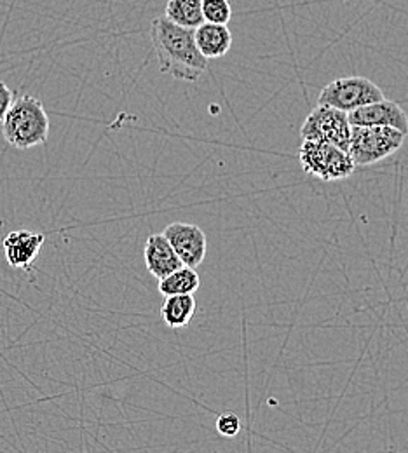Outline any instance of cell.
I'll use <instances>...</instances> for the list:
<instances>
[{"mask_svg":"<svg viewBox=\"0 0 408 453\" xmlns=\"http://www.w3.org/2000/svg\"><path fill=\"white\" fill-rule=\"evenodd\" d=\"M150 41L161 72L176 81H199L208 70V59L196 46L194 30L175 25L165 14L150 25Z\"/></svg>","mask_w":408,"mask_h":453,"instance_id":"cell-1","label":"cell"},{"mask_svg":"<svg viewBox=\"0 0 408 453\" xmlns=\"http://www.w3.org/2000/svg\"><path fill=\"white\" fill-rule=\"evenodd\" d=\"M2 134L5 142L18 150L44 145L50 138V115L42 102L30 95L12 100L2 119Z\"/></svg>","mask_w":408,"mask_h":453,"instance_id":"cell-2","label":"cell"},{"mask_svg":"<svg viewBox=\"0 0 408 453\" xmlns=\"http://www.w3.org/2000/svg\"><path fill=\"white\" fill-rule=\"evenodd\" d=\"M407 134L384 126H352L350 152L356 166L375 165L398 152Z\"/></svg>","mask_w":408,"mask_h":453,"instance_id":"cell-3","label":"cell"},{"mask_svg":"<svg viewBox=\"0 0 408 453\" xmlns=\"http://www.w3.org/2000/svg\"><path fill=\"white\" fill-rule=\"evenodd\" d=\"M298 161L302 170L309 176L319 178L323 181L346 180L356 168L348 150L311 140H304L298 150Z\"/></svg>","mask_w":408,"mask_h":453,"instance_id":"cell-4","label":"cell"},{"mask_svg":"<svg viewBox=\"0 0 408 453\" xmlns=\"http://www.w3.org/2000/svg\"><path fill=\"white\" fill-rule=\"evenodd\" d=\"M384 100L382 89L366 77H339L325 86L318 96V105L334 107L350 113L359 107Z\"/></svg>","mask_w":408,"mask_h":453,"instance_id":"cell-5","label":"cell"},{"mask_svg":"<svg viewBox=\"0 0 408 453\" xmlns=\"http://www.w3.org/2000/svg\"><path fill=\"white\" fill-rule=\"evenodd\" d=\"M350 126L348 113L334 107L318 105L300 127L302 140L323 142L343 150L350 149Z\"/></svg>","mask_w":408,"mask_h":453,"instance_id":"cell-6","label":"cell"},{"mask_svg":"<svg viewBox=\"0 0 408 453\" xmlns=\"http://www.w3.org/2000/svg\"><path fill=\"white\" fill-rule=\"evenodd\" d=\"M166 239L170 241L172 248L175 250L178 258L185 267L197 269L206 257V235L197 226L190 224H170L163 230Z\"/></svg>","mask_w":408,"mask_h":453,"instance_id":"cell-7","label":"cell"},{"mask_svg":"<svg viewBox=\"0 0 408 453\" xmlns=\"http://www.w3.org/2000/svg\"><path fill=\"white\" fill-rule=\"evenodd\" d=\"M350 126H384L408 134V115L398 104L381 100L348 113Z\"/></svg>","mask_w":408,"mask_h":453,"instance_id":"cell-8","label":"cell"},{"mask_svg":"<svg viewBox=\"0 0 408 453\" xmlns=\"http://www.w3.org/2000/svg\"><path fill=\"white\" fill-rule=\"evenodd\" d=\"M44 239H46L44 234L32 232L27 228L9 232L4 239V251H5L7 264L14 269L30 271L32 264L35 262L44 244Z\"/></svg>","mask_w":408,"mask_h":453,"instance_id":"cell-9","label":"cell"},{"mask_svg":"<svg viewBox=\"0 0 408 453\" xmlns=\"http://www.w3.org/2000/svg\"><path fill=\"white\" fill-rule=\"evenodd\" d=\"M143 260L147 265V271L159 281L176 269L183 267L181 260L178 258L175 250L172 248L170 241L165 234H152L143 248Z\"/></svg>","mask_w":408,"mask_h":453,"instance_id":"cell-10","label":"cell"},{"mask_svg":"<svg viewBox=\"0 0 408 453\" xmlns=\"http://www.w3.org/2000/svg\"><path fill=\"white\" fill-rule=\"evenodd\" d=\"M194 39L199 53L206 59L226 57L233 48V34L227 25L203 21L194 30Z\"/></svg>","mask_w":408,"mask_h":453,"instance_id":"cell-11","label":"cell"},{"mask_svg":"<svg viewBox=\"0 0 408 453\" xmlns=\"http://www.w3.org/2000/svg\"><path fill=\"white\" fill-rule=\"evenodd\" d=\"M196 307L194 295H170L161 307V318L172 330H180L189 326L196 314Z\"/></svg>","mask_w":408,"mask_h":453,"instance_id":"cell-12","label":"cell"},{"mask_svg":"<svg viewBox=\"0 0 408 453\" xmlns=\"http://www.w3.org/2000/svg\"><path fill=\"white\" fill-rule=\"evenodd\" d=\"M203 0H168L165 16L175 25L196 30L203 21Z\"/></svg>","mask_w":408,"mask_h":453,"instance_id":"cell-13","label":"cell"},{"mask_svg":"<svg viewBox=\"0 0 408 453\" xmlns=\"http://www.w3.org/2000/svg\"><path fill=\"white\" fill-rule=\"evenodd\" d=\"M159 293L165 296L170 295H194L199 286H201V278L192 267H180L170 276L159 280Z\"/></svg>","mask_w":408,"mask_h":453,"instance_id":"cell-14","label":"cell"},{"mask_svg":"<svg viewBox=\"0 0 408 453\" xmlns=\"http://www.w3.org/2000/svg\"><path fill=\"white\" fill-rule=\"evenodd\" d=\"M203 18L210 23L227 25L233 18V7L229 0H203Z\"/></svg>","mask_w":408,"mask_h":453,"instance_id":"cell-15","label":"cell"},{"mask_svg":"<svg viewBox=\"0 0 408 453\" xmlns=\"http://www.w3.org/2000/svg\"><path fill=\"white\" fill-rule=\"evenodd\" d=\"M217 431L226 436V438H234L239 434L241 431V418L233 413V411H227V413H222L217 420Z\"/></svg>","mask_w":408,"mask_h":453,"instance_id":"cell-16","label":"cell"},{"mask_svg":"<svg viewBox=\"0 0 408 453\" xmlns=\"http://www.w3.org/2000/svg\"><path fill=\"white\" fill-rule=\"evenodd\" d=\"M12 104V91L5 82L0 81V122Z\"/></svg>","mask_w":408,"mask_h":453,"instance_id":"cell-17","label":"cell"}]
</instances>
